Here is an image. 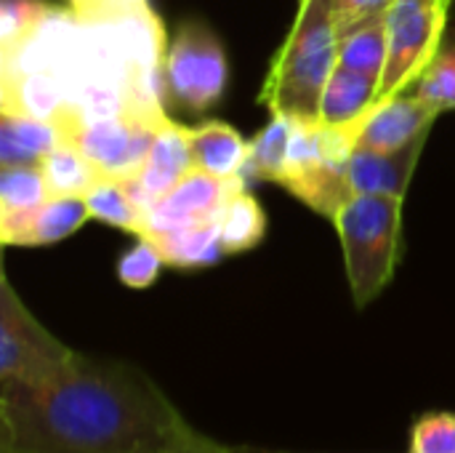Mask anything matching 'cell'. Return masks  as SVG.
I'll use <instances>...</instances> for the list:
<instances>
[{"label":"cell","instance_id":"6da1fadb","mask_svg":"<svg viewBox=\"0 0 455 453\" xmlns=\"http://www.w3.org/2000/svg\"><path fill=\"white\" fill-rule=\"evenodd\" d=\"M195 427L152 376L75 352L43 387L0 382V453H168Z\"/></svg>","mask_w":455,"mask_h":453},{"label":"cell","instance_id":"7a4b0ae2","mask_svg":"<svg viewBox=\"0 0 455 453\" xmlns=\"http://www.w3.org/2000/svg\"><path fill=\"white\" fill-rule=\"evenodd\" d=\"M341 32L333 0H301L296 21L264 80L261 104L272 115L317 120L320 99L339 64Z\"/></svg>","mask_w":455,"mask_h":453},{"label":"cell","instance_id":"3957f363","mask_svg":"<svg viewBox=\"0 0 455 453\" xmlns=\"http://www.w3.org/2000/svg\"><path fill=\"white\" fill-rule=\"evenodd\" d=\"M403 203L405 198L397 195H355L333 219L360 310L395 278L403 251Z\"/></svg>","mask_w":455,"mask_h":453},{"label":"cell","instance_id":"277c9868","mask_svg":"<svg viewBox=\"0 0 455 453\" xmlns=\"http://www.w3.org/2000/svg\"><path fill=\"white\" fill-rule=\"evenodd\" d=\"M363 117L347 125L296 120L280 187H285L317 214L336 219V214L355 198L349 182V158L357 150Z\"/></svg>","mask_w":455,"mask_h":453},{"label":"cell","instance_id":"5b68a950","mask_svg":"<svg viewBox=\"0 0 455 453\" xmlns=\"http://www.w3.org/2000/svg\"><path fill=\"white\" fill-rule=\"evenodd\" d=\"M75 350L59 342L0 278V382L43 390L69 366Z\"/></svg>","mask_w":455,"mask_h":453},{"label":"cell","instance_id":"8992f818","mask_svg":"<svg viewBox=\"0 0 455 453\" xmlns=\"http://www.w3.org/2000/svg\"><path fill=\"white\" fill-rule=\"evenodd\" d=\"M453 0H392L387 21V64L379 83L376 104L408 91L429 61L443 51L448 32V11Z\"/></svg>","mask_w":455,"mask_h":453},{"label":"cell","instance_id":"52a82bcc","mask_svg":"<svg viewBox=\"0 0 455 453\" xmlns=\"http://www.w3.org/2000/svg\"><path fill=\"white\" fill-rule=\"evenodd\" d=\"M229 67L219 37L200 21L176 29L163 59L165 93L189 112L211 109L227 88Z\"/></svg>","mask_w":455,"mask_h":453},{"label":"cell","instance_id":"ba28073f","mask_svg":"<svg viewBox=\"0 0 455 453\" xmlns=\"http://www.w3.org/2000/svg\"><path fill=\"white\" fill-rule=\"evenodd\" d=\"M165 120L168 115L149 117V115H136V112L91 117V120L77 123L67 133V142L77 144L83 155L104 176L133 179L139 176L152 150V142Z\"/></svg>","mask_w":455,"mask_h":453},{"label":"cell","instance_id":"9c48e42d","mask_svg":"<svg viewBox=\"0 0 455 453\" xmlns=\"http://www.w3.org/2000/svg\"><path fill=\"white\" fill-rule=\"evenodd\" d=\"M240 190H245V176L219 179L192 168L171 192H165L147 211V235L216 222L224 203Z\"/></svg>","mask_w":455,"mask_h":453},{"label":"cell","instance_id":"30bf717a","mask_svg":"<svg viewBox=\"0 0 455 453\" xmlns=\"http://www.w3.org/2000/svg\"><path fill=\"white\" fill-rule=\"evenodd\" d=\"M440 109L421 99L413 88L395 93L365 112L357 147L360 150H376V152H392L405 144H411L416 136L432 131Z\"/></svg>","mask_w":455,"mask_h":453},{"label":"cell","instance_id":"8fae6325","mask_svg":"<svg viewBox=\"0 0 455 453\" xmlns=\"http://www.w3.org/2000/svg\"><path fill=\"white\" fill-rule=\"evenodd\" d=\"M192 168H195V163H192V150H189V128H184V125H179V123H173L168 117L160 125L139 176L125 179V184H128L133 200L147 214Z\"/></svg>","mask_w":455,"mask_h":453},{"label":"cell","instance_id":"7c38bea8","mask_svg":"<svg viewBox=\"0 0 455 453\" xmlns=\"http://www.w3.org/2000/svg\"><path fill=\"white\" fill-rule=\"evenodd\" d=\"M88 219L83 198L51 195L29 211H0V240L5 246H51L77 232Z\"/></svg>","mask_w":455,"mask_h":453},{"label":"cell","instance_id":"4fadbf2b","mask_svg":"<svg viewBox=\"0 0 455 453\" xmlns=\"http://www.w3.org/2000/svg\"><path fill=\"white\" fill-rule=\"evenodd\" d=\"M427 139H429V131L392 152H376V150L357 147L349 158V182H352L355 195L405 198L411 179L416 174V166L421 160V152L427 147Z\"/></svg>","mask_w":455,"mask_h":453},{"label":"cell","instance_id":"5bb4252c","mask_svg":"<svg viewBox=\"0 0 455 453\" xmlns=\"http://www.w3.org/2000/svg\"><path fill=\"white\" fill-rule=\"evenodd\" d=\"M61 142L56 123L0 109V166H40Z\"/></svg>","mask_w":455,"mask_h":453},{"label":"cell","instance_id":"9a60e30c","mask_svg":"<svg viewBox=\"0 0 455 453\" xmlns=\"http://www.w3.org/2000/svg\"><path fill=\"white\" fill-rule=\"evenodd\" d=\"M189 150L197 171H205L219 179H235L243 176V168L251 155V142H245L232 125L211 120L197 128H189Z\"/></svg>","mask_w":455,"mask_h":453},{"label":"cell","instance_id":"2e32d148","mask_svg":"<svg viewBox=\"0 0 455 453\" xmlns=\"http://www.w3.org/2000/svg\"><path fill=\"white\" fill-rule=\"evenodd\" d=\"M376 96H379V80L336 64V69L331 72L325 83L317 120L328 125L357 123L365 112H371V107L376 104Z\"/></svg>","mask_w":455,"mask_h":453},{"label":"cell","instance_id":"e0dca14e","mask_svg":"<svg viewBox=\"0 0 455 453\" xmlns=\"http://www.w3.org/2000/svg\"><path fill=\"white\" fill-rule=\"evenodd\" d=\"M147 238L160 248L165 264L179 267V270L211 267L221 256H227L224 246H221L219 219L216 222H205V224L181 227V230L155 232V235H147Z\"/></svg>","mask_w":455,"mask_h":453},{"label":"cell","instance_id":"ac0fdd59","mask_svg":"<svg viewBox=\"0 0 455 453\" xmlns=\"http://www.w3.org/2000/svg\"><path fill=\"white\" fill-rule=\"evenodd\" d=\"M85 206L91 211V219L107 222L112 227L128 230L136 238L147 235V214L144 208L133 200L125 179L115 176H101L88 192H85Z\"/></svg>","mask_w":455,"mask_h":453},{"label":"cell","instance_id":"d6986e66","mask_svg":"<svg viewBox=\"0 0 455 453\" xmlns=\"http://www.w3.org/2000/svg\"><path fill=\"white\" fill-rule=\"evenodd\" d=\"M293 125H296V117L272 115V120L264 125V131L251 142V155L243 168L245 179H264V182L280 184L285 166H288Z\"/></svg>","mask_w":455,"mask_h":453},{"label":"cell","instance_id":"ffe728a7","mask_svg":"<svg viewBox=\"0 0 455 453\" xmlns=\"http://www.w3.org/2000/svg\"><path fill=\"white\" fill-rule=\"evenodd\" d=\"M267 230V216L261 203L248 195L245 190L235 192L221 214H219V232H221V246L224 254H240L261 243Z\"/></svg>","mask_w":455,"mask_h":453},{"label":"cell","instance_id":"44dd1931","mask_svg":"<svg viewBox=\"0 0 455 453\" xmlns=\"http://www.w3.org/2000/svg\"><path fill=\"white\" fill-rule=\"evenodd\" d=\"M40 166L48 179L51 195H64V198H85V192L104 176L83 155V150L67 139Z\"/></svg>","mask_w":455,"mask_h":453},{"label":"cell","instance_id":"7402d4cb","mask_svg":"<svg viewBox=\"0 0 455 453\" xmlns=\"http://www.w3.org/2000/svg\"><path fill=\"white\" fill-rule=\"evenodd\" d=\"M387 21L373 19L341 37V51H339V64L355 72H363L373 80L381 83L384 64H387Z\"/></svg>","mask_w":455,"mask_h":453},{"label":"cell","instance_id":"603a6c76","mask_svg":"<svg viewBox=\"0 0 455 453\" xmlns=\"http://www.w3.org/2000/svg\"><path fill=\"white\" fill-rule=\"evenodd\" d=\"M51 198L43 166L0 168V211H29Z\"/></svg>","mask_w":455,"mask_h":453},{"label":"cell","instance_id":"cb8c5ba5","mask_svg":"<svg viewBox=\"0 0 455 453\" xmlns=\"http://www.w3.org/2000/svg\"><path fill=\"white\" fill-rule=\"evenodd\" d=\"M411 88L440 112L455 109V45H445Z\"/></svg>","mask_w":455,"mask_h":453},{"label":"cell","instance_id":"d4e9b609","mask_svg":"<svg viewBox=\"0 0 455 453\" xmlns=\"http://www.w3.org/2000/svg\"><path fill=\"white\" fill-rule=\"evenodd\" d=\"M48 11L43 0H0V51L19 45Z\"/></svg>","mask_w":455,"mask_h":453},{"label":"cell","instance_id":"484cf974","mask_svg":"<svg viewBox=\"0 0 455 453\" xmlns=\"http://www.w3.org/2000/svg\"><path fill=\"white\" fill-rule=\"evenodd\" d=\"M163 264L165 259L160 248L149 238H139V243L131 251H125L123 259L117 262V278L128 288H149L157 280Z\"/></svg>","mask_w":455,"mask_h":453},{"label":"cell","instance_id":"4316f807","mask_svg":"<svg viewBox=\"0 0 455 453\" xmlns=\"http://www.w3.org/2000/svg\"><path fill=\"white\" fill-rule=\"evenodd\" d=\"M408 453H455V414H424L411 430Z\"/></svg>","mask_w":455,"mask_h":453},{"label":"cell","instance_id":"83f0119b","mask_svg":"<svg viewBox=\"0 0 455 453\" xmlns=\"http://www.w3.org/2000/svg\"><path fill=\"white\" fill-rule=\"evenodd\" d=\"M149 0H69V11L83 24H101L149 11Z\"/></svg>","mask_w":455,"mask_h":453},{"label":"cell","instance_id":"f1b7e54d","mask_svg":"<svg viewBox=\"0 0 455 453\" xmlns=\"http://www.w3.org/2000/svg\"><path fill=\"white\" fill-rule=\"evenodd\" d=\"M392 0H333V11H336V21H339V32L341 37L373 19H381L387 13Z\"/></svg>","mask_w":455,"mask_h":453},{"label":"cell","instance_id":"f546056e","mask_svg":"<svg viewBox=\"0 0 455 453\" xmlns=\"http://www.w3.org/2000/svg\"><path fill=\"white\" fill-rule=\"evenodd\" d=\"M168 453H251V451L224 446V443H219V441H213V438H208V435H203V433L192 430L181 446H176L173 451H168Z\"/></svg>","mask_w":455,"mask_h":453},{"label":"cell","instance_id":"4dcf8cb0","mask_svg":"<svg viewBox=\"0 0 455 453\" xmlns=\"http://www.w3.org/2000/svg\"><path fill=\"white\" fill-rule=\"evenodd\" d=\"M253 453V451H251ZM259 453H285V451H259Z\"/></svg>","mask_w":455,"mask_h":453},{"label":"cell","instance_id":"1f68e13d","mask_svg":"<svg viewBox=\"0 0 455 453\" xmlns=\"http://www.w3.org/2000/svg\"><path fill=\"white\" fill-rule=\"evenodd\" d=\"M453 45H455V29H453Z\"/></svg>","mask_w":455,"mask_h":453}]
</instances>
